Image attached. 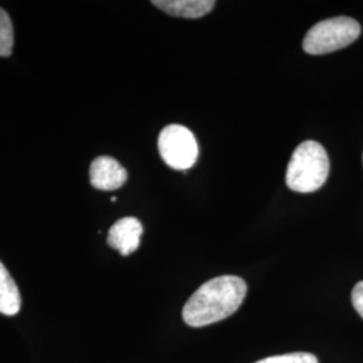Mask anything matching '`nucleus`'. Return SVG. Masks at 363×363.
I'll return each instance as SVG.
<instances>
[{"mask_svg": "<svg viewBox=\"0 0 363 363\" xmlns=\"http://www.w3.org/2000/svg\"><path fill=\"white\" fill-rule=\"evenodd\" d=\"M351 301L355 311L363 318V281H359L357 286H354L351 292Z\"/></svg>", "mask_w": 363, "mask_h": 363, "instance_id": "11", "label": "nucleus"}, {"mask_svg": "<svg viewBox=\"0 0 363 363\" xmlns=\"http://www.w3.org/2000/svg\"><path fill=\"white\" fill-rule=\"evenodd\" d=\"M152 4L159 10L178 18L195 19L210 13L216 1L214 0H154Z\"/></svg>", "mask_w": 363, "mask_h": 363, "instance_id": "7", "label": "nucleus"}, {"mask_svg": "<svg viewBox=\"0 0 363 363\" xmlns=\"http://www.w3.org/2000/svg\"><path fill=\"white\" fill-rule=\"evenodd\" d=\"M157 147L162 159L171 169L187 171L198 159L194 133L179 124H169L162 130Z\"/></svg>", "mask_w": 363, "mask_h": 363, "instance_id": "4", "label": "nucleus"}, {"mask_svg": "<svg viewBox=\"0 0 363 363\" xmlns=\"http://www.w3.org/2000/svg\"><path fill=\"white\" fill-rule=\"evenodd\" d=\"M22 298L13 276L0 261V313L13 316L21 311Z\"/></svg>", "mask_w": 363, "mask_h": 363, "instance_id": "8", "label": "nucleus"}, {"mask_svg": "<svg viewBox=\"0 0 363 363\" xmlns=\"http://www.w3.org/2000/svg\"><path fill=\"white\" fill-rule=\"evenodd\" d=\"M13 22L3 9H0V57H10L13 52Z\"/></svg>", "mask_w": 363, "mask_h": 363, "instance_id": "9", "label": "nucleus"}, {"mask_svg": "<svg viewBox=\"0 0 363 363\" xmlns=\"http://www.w3.org/2000/svg\"><path fill=\"white\" fill-rule=\"evenodd\" d=\"M359 35L361 26L355 19L335 16L312 26L303 40V49L312 55L328 54L349 46Z\"/></svg>", "mask_w": 363, "mask_h": 363, "instance_id": "3", "label": "nucleus"}, {"mask_svg": "<svg viewBox=\"0 0 363 363\" xmlns=\"http://www.w3.org/2000/svg\"><path fill=\"white\" fill-rule=\"evenodd\" d=\"M255 363H318V358L310 352H291L268 357Z\"/></svg>", "mask_w": 363, "mask_h": 363, "instance_id": "10", "label": "nucleus"}, {"mask_svg": "<svg viewBox=\"0 0 363 363\" xmlns=\"http://www.w3.org/2000/svg\"><path fill=\"white\" fill-rule=\"evenodd\" d=\"M330 172V160L323 145L304 142L298 145L286 169V186L298 193H313L325 184Z\"/></svg>", "mask_w": 363, "mask_h": 363, "instance_id": "2", "label": "nucleus"}, {"mask_svg": "<svg viewBox=\"0 0 363 363\" xmlns=\"http://www.w3.org/2000/svg\"><path fill=\"white\" fill-rule=\"evenodd\" d=\"M89 175L91 186L103 191H112L120 189L128 178L127 169L111 156L96 157L91 162Z\"/></svg>", "mask_w": 363, "mask_h": 363, "instance_id": "5", "label": "nucleus"}, {"mask_svg": "<svg viewBox=\"0 0 363 363\" xmlns=\"http://www.w3.org/2000/svg\"><path fill=\"white\" fill-rule=\"evenodd\" d=\"M143 225L133 217H125L115 222L108 233V245L128 256L140 247Z\"/></svg>", "mask_w": 363, "mask_h": 363, "instance_id": "6", "label": "nucleus"}, {"mask_svg": "<svg viewBox=\"0 0 363 363\" xmlns=\"http://www.w3.org/2000/svg\"><path fill=\"white\" fill-rule=\"evenodd\" d=\"M247 286L238 276H220L199 286L183 307L182 316L190 327L220 322L237 311L247 296Z\"/></svg>", "mask_w": 363, "mask_h": 363, "instance_id": "1", "label": "nucleus"}]
</instances>
